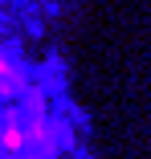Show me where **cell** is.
I'll list each match as a JSON object with an SVG mask.
<instances>
[{"instance_id": "obj_1", "label": "cell", "mask_w": 151, "mask_h": 159, "mask_svg": "<svg viewBox=\"0 0 151 159\" xmlns=\"http://www.w3.org/2000/svg\"><path fill=\"white\" fill-rule=\"evenodd\" d=\"M8 159H37V155H29V151H25V155H8Z\"/></svg>"}]
</instances>
